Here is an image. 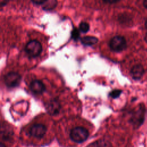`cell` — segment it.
Masks as SVG:
<instances>
[{"label": "cell", "instance_id": "cell-16", "mask_svg": "<svg viewBox=\"0 0 147 147\" xmlns=\"http://www.w3.org/2000/svg\"><path fill=\"white\" fill-rule=\"evenodd\" d=\"M46 0H33L32 1V2L33 3H34V4H37V5H42L45 1Z\"/></svg>", "mask_w": 147, "mask_h": 147}, {"label": "cell", "instance_id": "cell-1", "mask_svg": "<svg viewBox=\"0 0 147 147\" xmlns=\"http://www.w3.org/2000/svg\"><path fill=\"white\" fill-rule=\"evenodd\" d=\"M146 109L143 103L139 104L132 111L130 122L134 129L139 128L144 123L145 117Z\"/></svg>", "mask_w": 147, "mask_h": 147}, {"label": "cell", "instance_id": "cell-9", "mask_svg": "<svg viewBox=\"0 0 147 147\" xmlns=\"http://www.w3.org/2000/svg\"><path fill=\"white\" fill-rule=\"evenodd\" d=\"M144 74V68L141 64L134 65L130 70V75L134 80L140 79Z\"/></svg>", "mask_w": 147, "mask_h": 147}, {"label": "cell", "instance_id": "cell-13", "mask_svg": "<svg viewBox=\"0 0 147 147\" xmlns=\"http://www.w3.org/2000/svg\"><path fill=\"white\" fill-rule=\"evenodd\" d=\"M79 30L83 33H86L89 30L90 25L87 22H82L79 26Z\"/></svg>", "mask_w": 147, "mask_h": 147}, {"label": "cell", "instance_id": "cell-11", "mask_svg": "<svg viewBox=\"0 0 147 147\" xmlns=\"http://www.w3.org/2000/svg\"><path fill=\"white\" fill-rule=\"evenodd\" d=\"M91 147H113V145L107 140H99L93 143Z\"/></svg>", "mask_w": 147, "mask_h": 147}, {"label": "cell", "instance_id": "cell-10", "mask_svg": "<svg viewBox=\"0 0 147 147\" xmlns=\"http://www.w3.org/2000/svg\"><path fill=\"white\" fill-rule=\"evenodd\" d=\"M81 42L84 45H92L98 42V38L94 36H84L81 38Z\"/></svg>", "mask_w": 147, "mask_h": 147}, {"label": "cell", "instance_id": "cell-20", "mask_svg": "<svg viewBox=\"0 0 147 147\" xmlns=\"http://www.w3.org/2000/svg\"><path fill=\"white\" fill-rule=\"evenodd\" d=\"M145 26H146V28H147V19H146V22H145Z\"/></svg>", "mask_w": 147, "mask_h": 147}, {"label": "cell", "instance_id": "cell-5", "mask_svg": "<svg viewBox=\"0 0 147 147\" xmlns=\"http://www.w3.org/2000/svg\"><path fill=\"white\" fill-rule=\"evenodd\" d=\"M21 75L16 72H10L4 76V82L8 87H16L18 86L21 82Z\"/></svg>", "mask_w": 147, "mask_h": 147}, {"label": "cell", "instance_id": "cell-3", "mask_svg": "<svg viewBox=\"0 0 147 147\" xmlns=\"http://www.w3.org/2000/svg\"><path fill=\"white\" fill-rule=\"evenodd\" d=\"M109 46L112 51L119 52L126 49L127 43L124 37L122 36H115L110 40Z\"/></svg>", "mask_w": 147, "mask_h": 147}, {"label": "cell", "instance_id": "cell-19", "mask_svg": "<svg viewBox=\"0 0 147 147\" xmlns=\"http://www.w3.org/2000/svg\"><path fill=\"white\" fill-rule=\"evenodd\" d=\"M144 40L145 41L147 42V33H146V34L145 35V37H144Z\"/></svg>", "mask_w": 147, "mask_h": 147}, {"label": "cell", "instance_id": "cell-7", "mask_svg": "<svg viewBox=\"0 0 147 147\" xmlns=\"http://www.w3.org/2000/svg\"><path fill=\"white\" fill-rule=\"evenodd\" d=\"M60 103L56 99H52L49 100L46 106V109L48 113L51 115L57 114L60 112Z\"/></svg>", "mask_w": 147, "mask_h": 147}, {"label": "cell", "instance_id": "cell-2", "mask_svg": "<svg viewBox=\"0 0 147 147\" xmlns=\"http://www.w3.org/2000/svg\"><path fill=\"white\" fill-rule=\"evenodd\" d=\"M88 131L82 126H77L73 128L69 134L71 139L76 143H82L85 141L88 137Z\"/></svg>", "mask_w": 147, "mask_h": 147}, {"label": "cell", "instance_id": "cell-6", "mask_svg": "<svg viewBox=\"0 0 147 147\" xmlns=\"http://www.w3.org/2000/svg\"><path fill=\"white\" fill-rule=\"evenodd\" d=\"M47 131V127L45 125L41 123L34 124L32 126L29 130L30 134L37 138H41L44 137Z\"/></svg>", "mask_w": 147, "mask_h": 147}, {"label": "cell", "instance_id": "cell-18", "mask_svg": "<svg viewBox=\"0 0 147 147\" xmlns=\"http://www.w3.org/2000/svg\"><path fill=\"white\" fill-rule=\"evenodd\" d=\"M0 147H6V146L3 143L1 142V144H0Z\"/></svg>", "mask_w": 147, "mask_h": 147}, {"label": "cell", "instance_id": "cell-14", "mask_svg": "<svg viewBox=\"0 0 147 147\" xmlns=\"http://www.w3.org/2000/svg\"><path fill=\"white\" fill-rule=\"evenodd\" d=\"M122 91L121 90L119 89H115L111 91L109 94V95L113 98H117L119 96V95L121 94Z\"/></svg>", "mask_w": 147, "mask_h": 147}, {"label": "cell", "instance_id": "cell-8", "mask_svg": "<svg viewBox=\"0 0 147 147\" xmlns=\"http://www.w3.org/2000/svg\"><path fill=\"white\" fill-rule=\"evenodd\" d=\"M30 88L33 93L36 94H41L45 90L43 83L38 80H33L30 84Z\"/></svg>", "mask_w": 147, "mask_h": 147}, {"label": "cell", "instance_id": "cell-15", "mask_svg": "<svg viewBox=\"0 0 147 147\" xmlns=\"http://www.w3.org/2000/svg\"><path fill=\"white\" fill-rule=\"evenodd\" d=\"M79 36V31L77 30V29H74L72 32V37L75 39V38H78Z\"/></svg>", "mask_w": 147, "mask_h": 147}, {"label": "cell", "instance_id": "cell-12", "mask_svg": "<svg viewBox=\"0 0 147 147\" xmlns=\"http://www.w3.org/2000/svg\"><path fill=\"white\" fill-rule=\"evenodd\" d=\"M57 4V1L54 0H46L42 5V8L44 10H52L55 7Z\"/></svg>", "mask_w": 147, "mask_h": 147}, {"label": "cell", "instance_id": "cell-4", "mask_svg": "<svg viewBox=\"0 0 147 147\" xmlns=\"http://www.w3.org/2000/svg\"><path fill=\"white\" fill-rule=\"evenodd\" d=\"M25 50L28 56L32 57H34L38 56L41 53L42 51V46L38 41L32 40L26 44Z\"/></svg>", "mask_w": 147, "mask_h": 147}, {"label": "cell", "instance_id": "cell-17", "mask_svg": "<svg viewBox=\"0 0 147 147\" xmlns=\"http://www.w3.org/2000/svg\"><path fill=\"white\" fill-rule=\"evenodd\" d=\"M143 5L146 9H147V0H145L143 2Z\"/></svg>", "mask_w": 147, "mask_h": 147}]
</instances>
